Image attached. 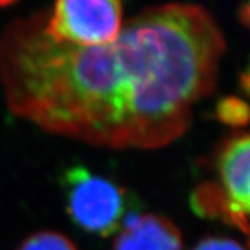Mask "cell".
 <instances>
[{"label": "cell", "instance_id": "obj_3", "mask_svg": "<svg viewBox=\"0 0 250 250\" xmlns=\"http://www.w3.org/2000/svg\"><path fill=\"white\" fill-rule=\"evenodd\" d=\"M60 184L67 215L85 232L111 236L123 228L125 218L136 211L132 193L114 179L83 166L67 168Z\"/></svg>", "mask_w": 250, "mask_h": 250}, {"label": "cell", "instance_id": "obj_10", "mask_svg": "<svg viewBox=\"0 0 250 250\" xmlns=\"http://www.w3.org/2000/svg\"><path fill=\"white\" fill-rule=\"evenodd\" d=\"M242 83H243L246 92H249L250 93V65L249 68H248V71L245 72V75L242 77Z\"/></svg>", "mask_w": 250, "mask_h": 250}, {"label": "cell", "instance_id": "obj_7", "mask_svg": "<svg viewBox=\"0 0 250 250\" xmlns=\"http://www.w3.org/2000/svg\"><path fill=\"white\" fill-rule=\"evenodd\" d=\"M217 116L224 124L241 128L250 121V107L245 100L229 96L218 102Z\"/></svg>", "mask_w": 250, "mask_h": 250}, {"label": "cell", "instance_id": "obj_1", "mask_svg": "<svg viewBox=\"0 0 250 250\" xmlns=\"http://www.w3.org/2000/svg\"><path fill=\"white\" fill-rule=\"evenodd\" d=\"M223 31L203 7L170 3L125 21L116 41L54 42L41 13L0 34V83L13 114L46 132L108 149H159L187 132L214 90Z\"/></svg>", "mask_w": 250, "mask_h": 250}, {"label": "cell", "instance_id": "obj_2", "mask_svg": "<svg viewBox=\"0 0 250 250\" xmlns=\"http://www.w3.org/2000/svg\"><path fill=\"white\" fill-rule=\"evenodd\" d=\"M214 178L193 190L192 208L202 217H220L246 231L250 224V129L233 132L220 145Z\"/></svg>", "mask_w": 250, "mask_h": 250}, {"label": "cell", "instance_id": "obj_8", "mask_svg": "<svg viewBox=\"0 0 250 250\" xmlns=\"http://www.w3.org/2000/svg\"><path fill=\"white\" fill-rule=\"evenodd\" d=\"M193 250H246L242 248L241 245L236 241L228 239V238H206L203 241H200Z\"/></svg>", "mask_w": 250, "mask_h": 250}, {"label": "cell", "instance_id": "obj_11", "mask_svg": "<svg viewBox=\"0 0 250 250\" xmlns=\"http://www.w3.org/2000/svg\"><path fill=\"white\" fill-rule=\"evenodd\" d=\"M245 232L248 233V236H249V249H250V224H249V227L246 228V231Z\"/></svg>", "mask_w": 250, "mask_h": 250}, {"label": "cell", "instance_id": "obj_5", "mask_svg": "<svg viewBox=\"0 0 250 250\" xmlns=\"http://www.w3.org/2000/svg\"><path fill=\"white\" fill-rule=\"evenodd\" d=\"M113 250H184L178 227L159 214L131 213L117 235Z\"/></svg>", "mask_w": 250, "mask_h": 250}, {"label": "cell", "instance_id": "obj_4", "mask_svg": "<svg viewBox=\"0 0 250 250\" xmlns=\"http://www.w3.org/2000/svg\"><path fill=\"white\" fill-rule=\"evenodd\" d=\"M39 13L50 39L78 47L107 45L124 25L118 0H60Z\"/></svg>", "mask_w": 250, "mask_h": 250}, {"label": "cell", "instance_id": "obj_9", "mask_svg": "<svg viewBox=\"0 0 250 250\" xmlns=\"http://www.w3.org/2000/svg\"><path fill=\"white\" fill-rule=\"evenodd\" d=\"M241 17H242V21H243L248 27H250V3L245 4V6H242Z\"/></svg>", "mask_w": 250, "mask_h": 250}, {"label": "cell", "instance_id": "obj_6", "mask_svg": "<svg viewBox=\"0 0 250 250\" xmlns=\"http://www.w3.org/2000/svg\"><path fill=\"white\" fill-rule=\"evenodd\" d=\"M17 250H78L75 243L62 232L41 231L27 236Z\"/></svg>", "mask_w": 250, "mask_h": 250}]
</instances>
